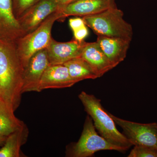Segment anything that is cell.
Returning a JSON list of instances; mask_svg holds the SVG:
<instances>
[{"instance_id": "obj_1", "label": "cell", "mask_w": 157, "mask_h": 157, "mask_svg": "<svg viewBox=\"0 0 157 157\" xmlns=\"http://www.w3.org/2000/svg\"><path fill=\"white\" fill-rule=\"evenodd\" d=\"M24 70L16 46L0 42V98L13 113L21 103Z\"/></svg>"}, {"instance_id": "obj_2", "label": "cell", "mask_w": 157, "mask_h": 157, "mask_svg": "<svg viewBox=\"0 0 157 157\" xmlns=\"http://www.w3.org/2000/svg\"><path fill=\"white\" fill-rule=\"evenodd\" d=\"M85 110L92 119L96 130L109 143L124 148L126 151L132 144L116 126V123L109 113L104 109L100 99L92 94L82 91L78 96Z\"/></svg>"}, {"instance_id": "obj_3", "label": "cell", "mask_w": 157, "mask_h": 157, "mask_svg": "<svg viewBox=\"0 0 157 157\" xmlns=\"http://www.w3.org/2000/svg\"><path fill=\"white\" fill-rule=\"evenodd\" d=\"M82 18L86 25L98 36L120 37L132 41V26L124 19L123 12L117 7Z\"/></svg>"}, {"instance_id": "obj_4", "label": "cell", "mask_w": 157, "mask_h": 157, "mask_svg": "<svg viewBox=\"0 0 157 157\" xmlns=\"http://www.w3.org/2000/svg\"><path fill=\"white\" fill-rule=\"evenodd\" d=\"M60 18L59 12H54L35 30L17 39L16 50L24 68L35 53L47 48L52 39L51 32L54 23Z\"/></svg>"}, {"instance_id": "obj_5", "label": "cell", "mask_w": 157, "mask_h": 157, "mask_svg": "<svg viewBox=\"0 0 157 157\" xmlns=\"http://www.w3.org/2000/svg\"><path fill=\"white\" fill-rule=\"evenodd\" d=\"M101 150L126 151L124 148L109 143L98 135L91 117L88 115L79 140L67 147L66 155L70 157H92L96 152Z\"/></svg>"}, {"instance_id": "obj_6", "label": "cell", "mask_w": 157, "mask_h": 157, "mask_svg": "<svg viewBox=\"0 0 157 157\" xmlns=\"http://www.w3.org/2000/svg\"><path fill=\"white\" fill-rule=\"evenodd\" d=\"M109 115L123 130L124 135L135 146L157 149V123L141 124L125 120L111 113Z\"/></svg>"}, {"instance_id": "obj_7", "label": "cell", "mask_w": 157, "mask_h": 157, "mask_svg": "<svg viewBox=\"0 0 157 157\" xmlns=\"http://www.w3.org/2000/svg\"><path fill=\"white\" fill-rule=\"evenodd\" d=\"M50 65L46 48L39 51L31 58L24 70L22 94L30 92H39L40 80Z\"/></svg>"}, {"instance_id": "obj_8", "label": "cell", "mask_w": 157, "mask_h": 157, "mask_svg": "<svg viewBox=\"0 0 157 157\" xmlns=\"http://www.w3.org/2000/svg\"><path fill=\"white\" fill-rule=\"evenodd\" d=\"M58 10L55 0H40L32 6L17 19L24 36L35 30Z\"/></svg>"}, {"instance_id": "obj_9", "label": "cell", "mask_w": 157, "mask_h": 157, "mask_svg": "<svg viewBox=\"0 0 157 157\" xmlns=\"http://www.w3.org/2000/svg\"><path fill=\"white\" fill-rule=\"evenodd\" d=\"M86 42L75 39L67 42H59L52 39L46 48L50 65L64 64L72 59L81 56Z\"/></svg>"}, {"instance_id": "obj_10", "label": "cell", "mask_w": 157, "mask_h": 157, "mask_svg": "<svg viewBox=\"0 0 157 157\" xmlns=\"http://www.w3.org/2000/svg\"><path fill=\"white\" fill-rule=\"evenodd\" d=\"M114 7H117L115 0H76L60 13V21L69 16L94 15Z\"/></svg>"}, {"instance_id": "obj_11", "label": "cell", "mask_w": 157, "mask_h": 157, "mask_svg": "<svg viewBox=\"0 0 157 157\" xmlns=\"http://www.w3.org/2000/svg\"><path fill=\"white\" fill-rule=\"evenodd\" d=\"M76 83L64 65H50L45 70L40 80L39 92L48 89L70 87Z\"/></svg>"}, {"instance_id": "obj_12", "label": "cell", "mask_w": 157, "mask_h": 157, "mask_svg": "<svg viewBox=\"0 0 157 157\" xmlns=\"http://www.w3.org/2000/svg\"><path fill=\"white\" fill-rule=\"evenodd\" d=\"M96 42L105 55L116 67L126 57L131 40L120 37L98 36Z\"/></svg>"}, {"instance_id": "obj_13", "label": "cell", "mask_w": 157, "mask_h": 157, "mask_svg": "<svg viewBox=\"0 0 157 157\" xmlns=\"http://www.w3.org/2000/svg\"><path fill=\"white\" fill-rule=\"evenodd\" d=\"M80 57L87 62L98 78L115 67L97 42H86Z\"/></svg>"}, {"instance_id": "obj_14", "label": "cell", "mask_w": 157, "mask_h": 157, "mask_svg": "<svg viewBox=\"0 0 157 157\" xmlns=\"http://www.w3.org/2000/svg\"><path fill=\"white\" fill-rule=\"evenodd\" d=\"M0 30L7 38L16 40L24 36L13 12L12 0H0Z\"/></svg>"}, {"instance_id": "obj_15", "label": "cell", "mask_w": 157, "mask_h": 157, "mask_svg": "<svg viewBox=\"0 0 157 157\" xmlns=\"http://www.w3.org/2000/svg\"><path fill=\"white\" fill-rule=\"evenodd\" d=\"M28 128L25 124L7 136L6 142L0 149V157H22L21 148L28 138Z\"/></svg>"}, {"instance_id": "obj_16", "label": "cell", "mask_w": 157, "mask_h": 157, "mask_svg": "<svg viewBox=\"0 0 157 157\" xmlns=\"http://www.w3.org/2000/svg\"><path fill=\"white\" fill-rule=\"evenodd\" d=\"M64 65L67 68L70 76L76 83L84 79L98 78L90 66L81 57L72 59Z\"/></svg>"}, {"instance_id": "obj_17", "label": "cell", "mask_w": 157, "mask_h": 157, "mask_svg": "<svg viewBox=\"0 0 157 157\" xmlns=\"http://www.w3.org/2000/svg\"><path fill=\"white\" fill-rule=\"evenodd\" d=\"M24 124L14 113L0 110V135L9 136Z\"/></svg>"}, {"instance_id": "obj_18", "label": "cell", "mask_w": 157, "mask_h": 157, "mask_svg": "<svg viewBox=\"0 0 157 157\" xmlns=\"http://www.w3.org/2000/svg\"><path fill=\"white\" fill-rule=\"evenodd\" d=\"M40 0H12L14 14L17 19Z\"/></svg>"}, {"instance_id": "obj_19", "label": "cell", "mask_w": 157, "mask_h": 157, "mask_svg": "<svg viewBox=\"0 0 157 157\" xmlns=\"http://www.w3.org/2000/svg\"><path fill=\"white\" fill-rule=\"evenodd\" d=\"M128 157H157V149L148 147L135 146Z\"/></svg>"}, {"instance_id": "obj_20", "label": "cell", "mask_w": 157, "mask_h": 157, "mask_svg": "<svg viewBox=\"0 0 157 157\" xmlns=\"http://www.w3.org/2000/svg\"><path fill=\"white\" fill-rule=\"evenodd\" d=\"M69 25L73 33L86 26L82 17H78L69 19Z\"/></svg>"}, {"instance_id": "obj_21", "label": "cell", "mask_w": 157, "mask_h": 157, "mask_svg": "<svg viewBox=\"0 0 157 157\" xmlns=\"http://www.w3.org/2000/svg\"><path fill=\"white\" fill-rule=\"evenodd\" d=\"M87 26L79 29L76 32H73L74 39L79 42H82L86 37L88 36L89 31Z\"/></svg>"}, {"instance_id": "obj_22", "label": "cell", "mask_w": 157, "mask_h": 157, "mask_svg": "<svg viewBox=\"0 0 157 157\" xmlns=\"http://www.w3.org/2000/svg\"><path fill=\"white\" fill-rule=\"evenodd\" d=\"M76 0H55L57 5L58 11L60 13L70 4L75 2Z\"/></svg>"}, {"instance_id": "obj_23", "label": "cell", "mask_w": 157, "mask_h": 157, "mask_svg": "<svg viewBox=\"0 0 157 157\" xmlns=\"http://www.w3.org/2000/svg\"><path fill=\"white\" fill-rule=\"evenodd\" d=\"M0 110H1V111H6V112H9L13 113L11 112V111L9 110V109L7 108L6 104L2 101L1 98H0Z\"/></svg>"}, {"instance_id": "obj_24", "label": "cell", "mask_w": 157, "mask_h": 157, "mask_svg": "<svg viewBox=\"0 0 157 157\" xmlns=\"http://www.w3.org/2000/svg\"><path fill=\"white\" fill-rule=\"evenodd\" d=\"M7 136L0 135V146L3 145L6 142Z\"/></svg>"}]
</instances>
